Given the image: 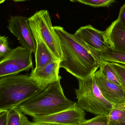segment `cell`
Segmentation results:
<instances>
[{"mask_svg":"<svg viewBox=\"0 0 125 125\" xmlns=\"http://www.w3.org/2000/svg\"><path fill=\"white\" fill-rule=\"evenodd\" d=\"M53 28L58 37L61 49L60 68H64L78 80L85 79L94 74L104 62L99 53L61 26H53Z\"/></svg>","mask_w":125,"mask_h":125,"instance_id":"1","label":"cell"},{"mask_svg":"<svg viewBox=\"0 0 125 125\" xmlns=\"http://www.w3.org/2000/svg\"><path fill=\"white\" fill-rule=\"evenodd\" d=\"M44 90L30 75L15 74L0 78V111L14 109Z\"/></svg>","mask_w":125,"mask_h":125,"instance_id":"2","label":"cell"},{"mask_svg":"<svg viewBox=\"0 0 125 125\" xmlns=\"http://www.w3.org/2000/svg\"><path fill=\"white\" fill-rule=\"evenodd\" d=\"M61 79L50 84L43 92L16 108L25 115L33 117L52 114L72 107L76 102L69 100L65 95Z\"/></svg>","mask_w":125,"mask_h":125,"instance_id":"3","label":"cell"},{"mask_svg":"<svg viewBox=\"0 0 125 125\" xmlns=\"http://www.w3.org/2000/svg\"><path fill=\"white\" fill-rule=\"evenodd\" d=\"M94 73L83 80H78V89L75 90L78 106L96 116H108L114 106L105 99L98 87Z\"/></svg>","mask_w":125,"mask_h":125,"instance_id":"4","label":"cell"},{"mask_svg":"<svg viewBox=\"0 0 125 125\" xmlns=\"http://www.w3.org/2000/svg\"><path fill=\"white\" fill-rule=\"evenodd\" d=\"M29 25L39 31L46 44L58 60L62 57L60 41L52 25L49 12L37 11L28 18Z\"/></svg>","mask_w":125,"mask_h":125,"instance_id":"5","label":"cell"},{"mask_svg":"<svg viewBox=\"0 0 125 125\" xmlns=\"http://www.w3.org/2000/svg\"><path fill=\"white\" fill-rule=\"evenodd\" d=\"M32 53L22 46L11 49L0 60V78L18 74L33 68Z\"/></svg>","mask_w":125,"mask_h":125,"instance_id":"6","label":"cell"},{"mask_svg":"<svg viewBox=\"0 0 125 125\" xmlns=\"http://www.w3.org/2000/svg\"><path fill=\"white\" fill-rule=\"evenodd\" d=\"M86 113L77 104L62 111L33 117V122L54 125H79L85 120Z\"/></svg>","mask_w":125,"mask_h":125,"instance_id":"7","label":"cell"},{"mask_svg":"<svg viewBox=\"0 0 125 125\" xmlns=\"http://www.w3.org/2000/svg\"><path fill=\"white\" fill-rule=\"evenodd\" d=\"M8 22V29L17 38L22 47L34 53L36 43L28 18L20 15L11 16Z\"/></svg>","mask_w":125,"mask_h":125,"instance_id":"8","label":"cell"},{"mask_svg":"<svg viewBox=\"0 0 125 125\" xmlns=\"http://www.w3.org/2000/svg\"><path fill=\"white\" fill-rule=\"evenodd\" d=\"M74 35L87 46L98 52L109 47L105 35V31L98 30L91 25L82 26Z\"/></svg>","mask_w":125,"mask_h":125,"instance_id":"9","label":"cell"},{"mask_svg":"<svg viewBox=\"0 0 125 125\" xmlns=\"http://www.w3.org/2000/svg\"><path fill=\"white\" fill-rule=\"evenodd\" d=\"M96 84L102 94L113 105H125V90L104 77L100 70L95 73Z\"/></svg>","mask_w":125,"mask_h":125,"instance_id":"10","label":"cell"},{"mask_svg":"<svg viewBox=\"0 0 125 125\" xmlns=\"http://www.w3.org/2000/svg\"><path fill=\"white\" fill-rule=\"evenodd\" d=\"M61 60H57L48 63L42 68L33 69L31 78L38 86L45 90L51 84L58 81L61 76L59 75Z\"/></svg>","mask_w":125,"mask_h":125,"instance_id":"11","label":"cell"},{"mask_svg":"<svg viewBox=\"0 0 125 125\" xmlns=\"http://www.w3.org/2000/svg\"><path fill=\"white\" fill-rule=\"evenodd\" d=\"M30 26L36 43V48L34 53L36 66L34 68L40 69L58 59L46 44L39 31L34 27Z\"/></svg>","mask_w":125,"mask_h":125,"instance_id":"12","label":"cell"},{"mask_svg":"<svg viewBox=\"0 0 125 125\" xmlns=\"http://www.w3.org/2000/svg\"><path fill=\"white\" fill-rule=\"evenodd\" d=\"M104 31L109 46L125 52V27L120 20L117 18Z\"/></svg>","mask_w":125,"mask_h":125,"instance_id":"13","label":"cell"},{"mask_svg":"<svg viewBox=\"0 0 125 125\" xmlns=\"http://www.w3.org/2000/svg\"><path fill=\"white\" fill-rule=\"evenodd\" d=\"M103 61L108 62H115L125 65V52L117 50L109 46L105 50L99 52Z\"/></svg>","mask_w":125,"mask_h":125,"instance_id":"14","label":"cell"},{"mask_svg":"<svg viewBox=\"0 0 125 125\" xmlns=\"http://www.w3.org/2000/svg\"><path fill=\"white\" fill-rule=\"evenodd\" d=\"M99 68L101 74L105 79L125 90L119 76L108 62H104L101 64Z\"/></svg>","mask_w":125,"mask_h":125,"instance_id":"15","label":"cell"},{"mask_svg":"<svg viewBox=\"0 0 125 125\" xmlns=\"http://www.w3.org/2000/svg\"><path fill=\"white\" fill-rule=\"evenodd\" d=\"M23 114L17 108L9 111L6 125H23Z\"/></svg>","mask_w":125,"mask_h":125,"instance_id":"16","label":"cell"},{"mask_svg":"<svg viewBox=\"0 0 125 125\" xmlns=\"http://www.w3.org/2000/svg\"><path fill=\"white\" fill-rule=\"evenodd\" d=\"M108 116L98 115L90 119H85L79 125H109Z\"/></svg>","mask_w":125,"mask_h":125,"instance_id":"17","label":"cell"},{"mask_svg":"<svg viewBox=\"0 0 125 125\" xmlns=\"http://www.w3.org/2000/svg\"><path fill=\"white\" fill-rule=\"evenodd\" d=\"M115 0H75L83 4L93 7H103L108 6L114 1Z\"/></svg>","mask_w":125,"mask_h":125,"instance_id":"18","label":"cell"},{"mask_svg":"<svg viewBox=\"0 0 125 125\" xmlns=\"http://www.w3.org/2000/svg\"><path fill=\"white\" fill-rule=\"evenodd\" d=\"M108 63L116 71L120 79L125 90V65L115 62Z\"/></svg>","mask_w":125,"mask_h":125,"instance_id":"19","label":"cell"},{"mask_svg":"<svg viewBox=\"0 0 125 125\" xmlns=\"http://www.w3.org/2000/svg\"><path fill=\"white\" fill-rule=\"evenodd\" d=\"M11 50L7 37L0 36V58H1L5 56Z\"/></svg>","mask_w":125,"mask_h":125,"instance_id":"20","label":"cell"},{"mask_svg":"<svg viewBox=\"0 0 125 125\" xmlns=\"http://www.w3.org/2000/svg\"><path fill=\"white\" fill-rule=\"evenodd\" d=\"M120 109L122 111L121 117L117 121L109 122V125H125V110L117 105H114Z\"/></svg>","mask_w":125,"mask_h":125,"instance_id":"21","label":"cell"},{"mask_svg":"<svg viewBox=\"0 0 125 125\" xmlns=\"http://www.w3.org/2000/svg\"><path fill=\"white\" fill-rule=\"evenodd\" d=\"M23 125H54L47 123H37L31 122L28 119V118L25 115L23 114L22 115Z\"/></svg>","mask_w":125,"mask_h":125,"instance_id":"22","label":"cell"},{"mask_svg":"<svg viewBox=\"0 0 125 125\" xmlns=\"http://www.w3.org/2000/svg\"><path fill=\"white\" fill-rule=\"evenodd\" d=\"M118 18L125 27V3L120 8Z\"/></svg>","mask_w":125,"mask_h":125,"instance_id":"23","label":"cell"},{"mask_svg":"<svg viewBox=\"0 0 125 125\" xmlns=\"http://www.w3.org/2000/svg\"><path fill=\"white\" fill-rule=\"evenodd\" d=\"M8 111H3L0 112V125H6Z\"/></svg>","mask_w":125,"mask_h":125,"instance_id":"24","label":"cell"},{"mask_svg":"<svg viewBox=\"0 0 125 125\" xmlns=\"http://www.w3.org/2000/svg\"><path fill=\"white\" fill-rule=\"evenodd\" d=\"M15 2H21V1H25L28 0H12Z\"/></svg>","mask_w":125,"mask_h":125,"instance_id":"25","label":"cell"},{"mask_svg":"<svg viewBox=\"0 0 125 125\" xmlns=\"http://www.w3.org/2000/svg\"><path fill=\"white\" fill-rule=\"evenodd\" d=\"M118 106H119L120 108L123 109L125 110V105H118Z\"/></svg>","mask_w":125,"mask_h":125,"instance_id":"26","label":"cell"},{"mask_svg":"<svg viewBox=\"0 0 125 125\" xmlns=\"http://www.w3.org/2000/svg\"><path fill=\"white\" fill-rule=\"evenodd\" d=\"M6 0H0V4L3 3Z\"/></svg>","mask_w":125,"mask_h":125,"instance_id":"27","label":"cell"},{"mask_svg":"<svg viewBox=\"0 0 125 125\" xmlns=\"http://www.w3.org/2000/svg\"><path fill=\"white\" fill-rule=\"evenodd\" d=\"M71 1H73V2H75V0H70Z\"/></svg>","mask_w":125,"mask_h":125,"instance_id":"28","label":"cell"},{"mask_svg":"<svg viewBox=\"0 0 125 125\" xmlns=\"http://www.w3.org/2000/svg\"><path fill=\"white\" fill-rule=\"evenodd\" d=\"M1 112V111H0V112Z\"/></svg>","mask_w":125,"mask_h":125,"instance_id":"29","label":"cell"}]
</instances>
